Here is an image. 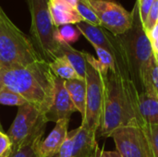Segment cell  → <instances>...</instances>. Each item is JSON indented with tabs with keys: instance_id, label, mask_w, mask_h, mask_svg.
I'll return each instance as SVG.
<instances>
[{
	"instance_id": "obj_1",
	"label": "cell",
	"mask_w": 158,
	"mask_h": 157,
	"mask_svg": "<svg viewBox=\"0 0 158 157\" xmlns=\"http://www.w3.org/2000/svg\"><path fill=\"white\" fill-rule=\"evenodd\" d=\"M56 78L49 63L41 60L26 67L0 69V90L19 94L45 116L53 103Z\"/></svg>"
},
{
	"instance_id": "obj_2",
	"label": "cell",
	"mask_w": 158,
	"mask_h": 157,
	"mask_svg": "<svg viewBox=\"0 0 158 157\" xmlns=\"http://www.w3.org/2000/svg\"><path fill=\"white\" fill-rule=\"evenodd\" d=\"M131 13L133 22L131 29L117 37L123 49L130 78L134 83L138 81L143 89L152 82L151 67L154 59V52L149 37L143 29L137 1Z\"/></svg>"
},
{
	"instance_id": "obj_3",
	"label": "cell",
	"mask_w": 158,
	"mask_h": 157,
	"mask_svg": "<svg viewBox=\"0 0 158 157\" xmlns=\"http://www.w3.org/2000/svg\"><path fill=\"white\" fill-rule=\"evenodd\" d=\"M41 60L30 37L0 8V69L26 67Z\"/></svg>"
},
{
	"instance_id": "obj_4",
	"label": "cell",
	"mask_w": 158,
	"mask_h": 157,
	"mask_svg": "<svg viewBox=\"0 0 158 157\" xmlns=\"http://www.w3.org/2000/svg\"><path fill=\"white\" fill-rule=\"evenodd\" d=\"M126 126L138 127L128 105L123 75L109 70L106 78L105 104L99 131L102 137L107 138L115 130Z\"/></svg>"
},
{
	"instance_id": "obj_5",
	"label": "cell",
	"mask_w": 158,
	"mask_h": 157,
	"mask_svg": "<svg viewBox=\"0 0 158 157\" xmlns=\"http://www.w3.org/2000/svg\"><path fill=\"white\" fill-rule=\"evenodd\" d=\"M49 0H27L31 13L30 39L42 59L51 63L61 56L60 43L56 39V28L51 19Z\"/></svg>"
},
{
	"instance_id": "obj_6",
	"label": "cell",
	"mask_w": 158,
	"mask_h": 157,
	"mask_svg": "<svg viewBox=\"0 0 158 157\" xmlns=\"http://www.w3.org/2000/svg\"><path fill=\"white\" fill-rule=\"evenodd\" d=\"M86 108L81 125L96 134L102 124L106 95V78L109 69L88 53H86Z\"/></svg>"
},
{
	"instance_id": "obj_7",
	"label": "cell",
	"mask_w": 158,
	"mask_h": 157,
	"mask_svg": "<svg viewBox=\"0 0 158 157\" xmlns=\"http://www.w3.org/2000/svg\"><path fill=\"white\" fill-rule=\"evenodd\" d=\"M46 123L44 115L32 105L28 103L19 106L6 133L12 143V153L43 139Z\"/></svg>"
},
{
	"instance_id": "obj_8",
	"label": "cell",
	"mask_w": 158,
	"mask_h": 157,
	"mask_svg": "<svg viewBox=\"0 0 158 157\" xmlns=\"http://www.w3.org/2000/svg\"><path fill=\"white\" fill-rule=\"evenodd\" d=\"M100 20V26L118 36L131 29L133 22L131 11L113 0H88Z\"/></svg>"
},
{
	"instance_id": "obj_9",
	"label": "cell",
	"mask_w": 158,
	"mask_h": 157,
	"mask_svg": "<svg viewBox=\"0 0 158 157\" xmlns=\"http://www.w3.org/2000/svg\"><path fill=\"white\" fill-rule=\"evenodd\" d=\"M110 137L122 157H154L149 140L141 127H121L115 130Z\"/></svg>"
},
{
	"instance_id": "obj_10",
	"label": "cell",
	"mask_w": 158,
	"mask_h": 157,
	"mask_svg": "<svg viewBox=\"0 0 158 157\" xmlns=\"http://www.w3.org/2000/svg\"><path fill=\"white\" fill-rule=\"evenodd\" d=\"M77 109L65 87V80L56 78L55 94L52 105L45 114L46 122H57L61 119H69Z\"/></svg>"
},
{
	"instance_id": "obj_11",
	"label": "cell",
	"mask_w": 158,
	"mask_h": 157,
	"mask_svg": "<svg viewBox=\"0 0 158 157\" xmlns=\"http://www.w3.org/2000/svg\"><path fill=\"white\" fill-rule=\"evenodd\" d=\"M69 119H61L56 123L55 128L44 139L34 143V152L37 157H55L57 155L69 132Z\"/></svg>"
},
{
	"instance_id": "obj_12",
	"label": "cell",
	"mask_w": 158,
	"mask_h": 157,
	"mask_svg": "<svg viewBox=\"0 0 158 157\" xmlns=\"http://www.w3.org/2000/svg\"><path fill=\"white\" fill-rule=\"evenodd\" d=\"M49 12L52 21L56 27L63 25L77 24L83 21L77 8L62 0H49Z\"/></svg>"
},
{
	"instance_id": "obj_13",
	"label": "cell",
	"mask_w": 158,
	"mask_h": 157,
	"mask_svg": "<svg viewBox=\"0 0 158 157\" xmlns=\"http://www.w3.org/2000/svg\"><path fill=\"white\" fill-rule=\"evenodd\" d=\"M139 108L144 127L157 125L158 96L152 84L143 88V91L140 93Z\"/></svg>"
},
{
	"instance_id": "obj_14",
	"label": "cell",
	"mask_w": 158,
	"mask_h": 157,
	"mask_svg": "<svg viewBox=\"0 0 158 157\" xmlns=\"http://www.w3.org/2000/svg\"><path fill=\"white\" fill-rule=\"evenodd\" d=\"M95 137V133L81 125L73 140L72 157H95L99 149Z\"/></svg>"
},
{
	"instance_id": "obj_15",
	"label": "cell",
	"mask_w": 158,
	"mask_h": 157,
	"mask_svg": "<svg viewBox=\"0 0 158 157\" xmlns=\"http://www.w3.org/2000/svg\"><path fill=\"white\" fill-rule=\"evenodd\" d=\"M65 87L77 109L83 118L86 108V81L83 79H75L65 81Z\"/></svg>"
},
{
	"instance_id": "obj_16",
	"label": "cell",
	"mask_w": 158,
	"mask_h": 157,
	"mask_svg": "<svg viewBox=\"0 0 158 157\" xmlns=\"http://www.w3.org/2000/svg\"><path fill=\"white\" fill-rule=\"evenodd\" d=\"M60 43V53L61 56H65L69 63L72 65L81 79L85 80L86 68H87V58L86 52L78 51L73 48L70 44L65 43Z\"/></svg>"
},
{
	"instance_id": "obj_17",
	"label": "cell",
	"mask_w": 158,
	"mask_h": 157,
	"mask_svg": "<svg viewBox=\"0 0 158 157\" xmlns=\"http://www.w3.org/2000/svg\"><path fill=\"white\" fill-rule=\"evenodd\" d=\"M49 65L53 73L60 79H63L65 81L81 79L65 56H58L54 61L49 63Z\"/></svg>"
},
{
	"instance_id": "obj_18",
	"label": "cell",
	"mask_w": 158,
	"mask_h": 157,
	"mask_svg": "<svg viewBox=\"0 0 158 157\" xmlns=\"http://www.w3.org/2000/svg\"><path fill=\"white\" fill-rule=\"evenodd\" d=\"M81 33L80 31L73 25H63L56 28V39L58 43H65L70 44L75 43Z\"/></svg>"
},
{
	"instance_id": "obj_19",
	"label": "cell",
	"mask_w": 158,
	"mask_h": 157,
	"mask_svg": "<svg viewBox=\"0 0 158 157\" xmlns=\"http://www.w3.org/2000/svg\"><path fill=\"white\" fill-rule=\"evenodd\" d=\"M76 8L83 21H86L94 26H100V20L90 6L88 0H78Z\"/></svg>"
},
{
	"instance_id": "obj_20",
	"label": "cell",
	"mask_w": 158,
	"mask_h": 157,
	"mask_svg": "<svg viewBox=\"0 0 158 157\" xmlns=\"http://www.w3.org/2000/svg\"><path fill=\"white\" fill-rule=\"evenodd\" d=\"M0 104L9 106H21L28 104V101L19 94L6 89L0 90Z\"/></svg>"
},
{
	"instance_id": "obj_21",
	"label": "cell",
	"mask_w": 158,
	"mask_h": 157,
	"mask_svg": "<svg viewBox=\"0 0 158 157\" xmlns=\"http://www.w3.org/2000/svg\"><path fill=\"white\" fill-rule=\"evenodd\" d=\"M94 50H95V52L97 54L99 62L103 66H105L106 68H107L112 72L120 73L118 71V67H117V63H116L115 58L113 57V56L109 52H107L106 50H105V49H103L101 47H98V46H94Z\"/></svg>"
},
{
	"instance_id": "obj_22",
	"label": "cell",
	"mask_w": 158,
	"mask_h": 157,
	"mask_svg": "<svg viewBox=\"0 0 158 157\" xmlns=\"http://www.w3.org/2000/svg\"><path fill=\"white\" fill-rule=\"evenodd\" d=\"M149 140L154 157H158V124L143 128Z\"/></svg>"
},
{
	"instance_id": "obj_23",
	"label": "cell",
	"mask_w": 158,
	"mask_h": 157,
	"mask_svg": "<svg viewBox=\"0 0 158 157\" xmlns=\"http://www.w3.org/2000/svg\"><path fill=\"white\" fill-rule=\"evenodd\" d=\"M158 23V0H155L154 4L150 9L147 16L146 21L143 24V29L147 34L154 29V27Z\"/></svg>"
},
{
	"instance_id": "obj_24",
	"label": "cell",
	"mask_w": 158,
	"mask_h": 157,
	"mask_svg": "<svg viewBox=\"0 0 158 157\" xmlns=\"http://www.w3.org/2000/svg\"><path fill=\"white\" fill-rule=\"evenodd\" d=\"M76 132H77V129L69 132L64 143L62 144V146H61V148L57 154V157H72V155H73V140H74Z\"/></svg>"
},
{
	"instance_id": "obj_25",
	"label": "cell",
	"mask_w": 158,
	"mask_h": 157,
	"mask_svg": "<svg viewBox=\"0 0 158 157\" xmlns=\"http://www.w3.org/2000/svg\"><path fill=\"white\" fill-rule=\"evenodd\" d=\"M12 154V143L7 134L0 131V157H10Z\"/></svg>"
},
{
	"instance_id": "obj_26",
	"label": "cell",
	"mask_w": 158,
	"mask_h": 157,
	"mask_svg": "<svg viewBox=\"0 0 158 157\" xmlns=\"http://www.w3.org/2000/svg\"><path fill=\"white\" fill-rule=\"evenodd\" d=\"M139 6V11H140V16L141 19L143 22V25L146 21L147 16L150 12V9L154 4L155 0H136Z\"/></svg>"
},
{
	"instance_id": "obj_27",
	"label": "cell",
	"mask_w": 158,
	"mask_h": 157,
	"mask_svg": "<svg viewBox=\"0 0 158 157\" xmlns=\"http://www.w3.org/2000/svg\"><path fill=\"white\" fill-rule=\"evenodd\" d=\"M34 143H31V144H29V145H25L23 147H20L17 151L13 152L11 154L10 157H37L36 155H35V152H34Z\"/></svg>"
},
{
	"instance_id": "obj_28",
	"label": "cell",
	"mask_w": 158,
	"mask_h": 157,
	"mask_svg": "<svg viewBox=\"0 0 158 157\" xmlns=\"http://www.w3.org/2000/svg\"><path fill=\"white\" fill-rule=\"evenodd\" d=\"M147 35L149 37L150 42H151L154 56H155L156 59L157 60L158 62V23L154 27V29L149 32V34H147Z\"/></svg>"
},
{
	"instance_id": "obj_29",
	"label": "cell",
	"mask_w": 158,
	"mask_h": 157,
	"mask_svg": "<svg viewBox=\"0 0 158 157\" xmlns=\"http://www.w3.org/2000/svg\"><path fill=\"white\" fill-rule=\"evenodd\" d=\"M151 81L152 85L158 96V62L154 56V59L151 67Z\"/></svg>"
},
{
	"instance_id": "obj_30",
	"label": "cell",
	"mask_w": 158,
	"mask_h": 157,
	"mask_svg": "<svg viewBox=\"0 0 158 157\" xmlns=\"http://www.w3.org/2000/svg\"><path fill=\"white\" fill-rule=\"evenodd\" d=\"M95 157H122L118 151H105L98 149Z\"/></svg>"
},
{
	"instance_id": "obj_31",
	"label": "cell",
	"mask_w": 158,
	"mask_h": 157,
	"mask_svg": "<svg viewBox=\"0 0 158 157\" xmlns=\"http://www.w3.org/2000/svg\"><path fill=\"white\" fill-rule=\"evenodd\" d=\"M62 1H65V2H67V3H69V4H70L71 6H77V3H78V0H62Z\"/></svg>"
},
{
	"instance_id": "obj_32",
	"label": "cell",
	"mask_w": 158,
	"mask_h": 157,
	"mask_svg": "<svg viewBox=\"0 0 158 157\" xmlns=\"http://www.w3.org/2000/svg\"><path fill=\"white\" fill-rule=\"evenodd\" d=\"M0 131H2V127H1V124H0Z\"/></svg>"
},
{
	"instance_id": "obj_33",
	"label": "cell",
	"mask_w": 158,
	"mask_h": 157,
	"mask_svg": "<svg viewBox=\"0 0 158 157\" xmlns=\"http://www.w3.org/2000/svg\"><path fill=\"white\" fill-rule=\"evenodd\" d=\"M0 8H1V6H0Z\"/></svg>"
}]
</instances>
